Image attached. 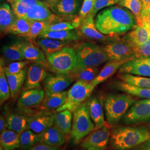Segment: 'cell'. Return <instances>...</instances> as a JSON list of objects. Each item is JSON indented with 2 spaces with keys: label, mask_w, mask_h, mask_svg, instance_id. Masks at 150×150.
<instances>
[{
  "label": "cell",
  "mask_w": 150,
  "mask_h": 150,
  "mask_svg": "<svg viewBox=\"0 0 150 150\" xmlns=\"http://www.w3.org/2000/svg\"><path fill=\"white\" fill-rule=\"evenodd\" d=\"M90 116L95 125V129H98L105 125L104 112L102 105L96 96L92 97L87 102Z\"/></svg>",
  "instance_id": "obj_20"
},
{
  "label": "cell",
  "mask_w": 150,
  "mask_h": 150,
  "mask_svg": "<svg viewBox=\"0 0 150 150\" xmlns=\"http://www.w3.org/2000/svg\"><path fill=\"white\" fill-rule=\"evenodd\" d=\"M20 134L9 129L1 133V146L4 150H15L20 148Z\"/></svg>",
  "instance_id": "obj_26"
},
{
  "label": "cell",
  "mask_w": 150,
  "mask_h": 150,
  "mask_svg": "<svg viewBox=\"0 0 150 150\" xmlns=\"http://www.w3.org/2000/svg\"><path fill=\"white\" fill-rule=\"evenodd\" d=\"M41 1L46 2L47 4H52V3L56 2L58 0H41Z\"/></svg>",
  "instance_id": "obj_53"
},
{
  "label": "cell",
  "mask_w": 150,
  "mask_h": 150,
  "mask_svg": "<svg viewBox=\"0 0 150 150\" xmlns=\"http://www.w3.org/2000/svg\"><path fill=\"white\" fill-rule=\"evenodd\" d=\"M99 73L98 69L95 67H78L73 70L70 74L74 79L87 83H91Z\"/></svg>",
  "instance_id": "obj_31"
},
{
  "label": "cell",
  "mask_w": 150,
  "mask_h": 150,
  "mask_svg": "<svg viewBox=\"0 0 150 150\" xmlns=\"http://www.w3.org/2000/svg\"><path fill=\"white\" fill-rule=\"evenodd\" d=\"M31 21L26 18L17 17L15 21L7 28L5 33L21 37H26L30 30Z\"/></svg>",
  "instance_id": "obj_35"
},
{
  "label": "cell",
  "mask_w": 150,
  "mask_h": 150,
  "mask_svg": "<svg viewBox=\"0 0 150 150\" xmlns=\"http://www.w3.org/2000/svg\"><path fill=\"white\" fill-rule=\"evenodd\" d=\"M7 129L21 134L27 129V117L20 113H11L6 117Z\"/></svg>",
  "instance_id": "obj_29"
},
{
  "label": "cell",
  "mask_w": 150,
  "mask_h": 150,
  "mask_svg": "<svg viewBox=\"0 0 150 150\" xmlns=\"http://www.w3.org/2000/svg\"><path fill=\"white\" fill-rule=\"evenodd\" d=\"M145 16H150V6L146 11L142 12V17Z\"/></svg>",
  "instance_id": "obj_52"
},
{
  "label": "cell",
  "mask_w": 150,
  "mask_h": 150,
  "mask_svg": "<svg viewBox=\"0 0 150 150\" xmlns=\"http://www.w3.org/2000/svg\"><path fill=\"white\" fill-rule=\"evenodd\" d=\"M38 45L42 49L46 55L56 53L67 45V42L40 37L37 40Z\"/></svg>",
  "instance_id": "obj_32"
},
{
  "label": "cell",
  "mask_w": 150,
  "mask_h": 150,
  "mask_svg": "<svg viewBox=\"0 0 150 150\" xmlns=\"http://www.w3.org/2000/svg\"><path fill=\"white\" fill-rule=\"evenodd\" d=\"M84 150L83 149H80V150Z\"/></svg>",
  "instance_id": "obj_55"
},
{
  "label": "cell",
  "mask_w": 150,
  "mask_h": 150,
  "mask_svg": "<svg viewBox=\"0 0 150 150\" xmlns=\"http://www.w3.org/2000/svg\"><path fill=\"white\" fill-rule=\"evenodd\" d=\"M20 148L27 150L41 143V134H37L26 129L20 135Z\"/></svg>",
  "instance_id": "obj_37"
},
{
  "label": "cell",
  "mask_w": 150,
  "mask_h": 150,
  "mask_svg": "<svg viewBox=\"0 0 150 150\" xmlns=\"http://www.w3.org/2000/svg\"><path fill=\"white\" fill-rule=\"evenodd\" d=\"M6 127H7V120L4 118V116L2 115L0 117V132L1 133L4 130H5Z\"/></svg>",
  "instance_id": "obj_49"
},
{
  "label": "cell",
  "mask_w": 150,
  "mask_h": 150,
  "mask_svg": "<svg viewBox=\"0 0 150 150\" xmlns=\"http://www.w3.org/2000/svg\"><path fill=\"white\" fill-rule=\"evenodd\" d=\"M132 48L135 58L147 59L150 57V38L145 43L133 46Z\"/></svg>",
  "instance_id": "obj_42"
},
{
  "label": "cell",
  "mask_w": 150,
  "mask_h": 150,
  "mask_svg": "<svg viewBox=\"0 0 150 150\" xmlns=\"http://www.w3.org/2000/svg\"><path fill=\"white\" fill-rule=\"evenodd\" d=\"M17 17L10 5L4 3L0 7V28L1 31L5 33L7 28L15 21Z\"/></svg>",
  "instance_id": "obj_34"
},
{
  "label": "cell",
  "mask_w": 150,
  "mask_h": 150,
  "mask_svg": "<svg viewBox=\"0 0 150 150\" xmlns=\"http://www.w3.org/2000/svg\"><path fill=\"white\" fill-rule=\"evenodd\" d=\"M46 67L42 64L33 63L27 70L23 91L40 88L41 83L47 76Z\"/></svg>",
  "instance_id": "obj_15"
},
{
  "label": "cell",
  "mask_w": 150,
  "mask_h": 150,
  "mask_svg": "<svg viewBox=\"0 0 150 150\" xmlns=\"http://www.w3.org/2000/svg\"><path fill=\"white\" fill-rule=\"evenodd\" d=\"M27 150H60L58 147H54L46 145L43 143H40L35 145L32 148Z\"/></svg>",
  "instance_id": "obj_47"
},
{
  "label": "cell",
  "mask_w": 150,
  "mask_h": 150,
  "mask_svg": "<svg viewBox=\"0 0 150 150\" xmlns=\"http://www.w3.org/2000/svg\"><path fill=\"white\" fill-rule=\"evenodd\" d=\"M143 3V8L142 12L146 11L150 6V0H141Z\"/></svg>",
  "instance_id": "obj_51"
},
{
  "label": "cell",
  "mask_w": 150,
  "mask_h": 150,
  "mask_svg": "<svg viewBox=\"0 0 150 150\" xmlns=\"http://www.w3.org/2000/svg\"><path fill=\"white\" fill-rule=\"evenodd\" d=\"M93 18L92 16H87L83 20L80 25L81 32L86 37L91 39L99 41L107 40L108 36H104L97 29Z\"/></svg>",
  "instance_id": "obj_23"
},
{
  "label": "cell",
  "mask_w": 150,
  "mask_h": 150,
  "mask_svg": "<svg viewBox=\"0 0 150 150\" xmlns=\"http://www.w3.org/2000/svg\"><path fill=\"white\" fill-rule=\"evenodd\" d=\"M76 54L77 68L95 67L108 60L103 48L91 42L83 43L77 49Z\"/></svg>",
  "instance_id": "obj_7"
},
{
  "label": "cell",
  "mask_w": 150,
  "mask_h": 150,
  "mask_svg": "<svg viewBox=\"0 0 150 150\" xmlns=\"http://www.w3.org/2000/svg\"><path fill=\"white\" fill-rule=\"evenodd\" d=\"M150 121V98L134 102L123 116L125 124L131 125Z\"/></svg>",
  "instance_id": "obj_8"
},
{
  "label": "cell",
  "mask_w": 150,
  "mask_h": 150,
  "mask_svg": "<svg viewBox=\"0 0 150 150\" xmlns=\"http://www.w3.org/2000/svg\"><path fill=\"white\" fill-rule=\"evenodd\" d=\"M76 28L72 20L71 21H62L51 24L47 28L46 31H63L73 30Z\"/></svg>",
  "instance_id": "obj_45"
},
{
  "label": "cell",
  "mask_w": 150,
  "mask_h": 150,
  "mask_svg": "<svg viewBox=\"0 0 150 150\" xmlns=\"http://www.w3.org/2000/svg\"><path fill=\"white\" fill-rule=\"evenodd\" d=\"M11 91L7 79L4 65L1 61L0 70V101L1 104L7 100L11 96Z\"/></svg>",
  "instance_id": "obj_40"
},
{
  "label": "cell",
  "mask_w": 150,
  "mask_h": 150,
  "mask_svg": "<svg viewBox=\"0 0 150 150\" xmlns=\"http://www.w3.org/2000/svg\"><path fill=\"white\" fill-rule=\"evenodd\" d=\"M134 150H150V139L136 147Z\"/></svg>",
  "instance_id": "obj_48"
},
{
  "label": "cell",
  "mask_w": 150,
  "mask_h": 150,
  "mask_svg": "<svg viewBox=\"0 0 150 150\" xmlns=\"http://www.w3.org/2000/svg\"><path fill=\"white\" fill-rule=\"evenodd\" d=\"M150 139V129L145 126L114 127L110 136V144L113 150H129Z\"/></svg>",
  "instance_id": "obj_2"
},
{
  "label": "cell",
  "mask_w": 150,
  "mask_h": 150,
  "mask_svg": "<svg viewBox=\"0 0 150 150\" xmlns=\"http://www.w3.org/2000/svg\"><path fill=\"white\" fill-rule=\"evenodd\" d=\"M136 102L128 93L110 95L105 100V109L107 122L110 125L118 123Z\"/></svg>",
  "instance_id": "obj_3"
},
{
  "label": "cell",
  "mask_w": 150,
  "mask_h": 150,
  "mask_svg": "<svg viewBox=\"0 0 150 150\" xmlns=\"http://www.w3.org/2000/svg\"><path fill=\"white\" fill-rule=\"evenodd\" d=\"M81 2V0H58L47 5L57 16L74 18L80 10Z\"/></svg>",
  "instance_id": "obj_13"
},
{
  "label": "cell",
  "mask_w": 150,
  "mask_h": 150,
  "mask_svg": "<svg viewBox=\"0 0 150 150\" xmlns=\"http://www.w3.org/2000/svg\"><path fill=\"white\" fill-rule=\"evenodd\" d=\"M95 1V0H83L82 5L79 13V15L82 20L85 19L90 13L94 5Z\"/></svg>",
  "instance_id": "obj_46"
},
{
  "label": "cell",
  "mask_w": 150,
  "mask_h": 150,
  "mask_svg": "<svg viewBox=\"0 0 150 150\" xmlns=\"http://www.w3.org/2000/svg\"><path fill=\"white\" fill-rule=\"evenodd\" d=\"M67 95V91L51 93H45V96L42 102V107L49 110L57 109L65 103Z\"/></svg>",
  "instance_id": "obj_27"
},
{
  "label": "cell",
  "mask_w": 150,
  "mask_h": 150,
  "mask_svg": "<svg viewBox=\"0 0 150 150\" xmlns=\"http://www.w3.org/2000/svg\"><path fill=\"white\" fill-rule=\"evenodd\" d=\"M95 87L91 83L77 81L67 92L66 102L56 109V112L67 110L74 112L90 96Z\"/></svg>",
  "instance_id": "obj_6"
},
{
  "label": "cell",
  "mask_w": 150,
  "mask_h": 150,
  "mask_svg": "<svg viewBox=\"0 0 150 150\" xmlns=\"http://www.w3.org/2000/svg\"><path fill=\"white\" fill-rule=\"evenodd\" d=\"M121 0H95L94 5L90 13L87 16L94 17L102 8L118 4Z\"/></svg>",
  "instance_id": "obj_43"
},
{
  "label": "cell",
  "mask_w": 150,
  "mask_h": 150,
  "mask_svg": "<svg viewBox=\"0 0 150 150\" xmlns=\"http://www.w3.org/2000/svg\"><path fill=\"white\" fill-rule=\"evenodd\" d=\"M119 72L130 75L150 77V66L147 59L133 58L125 62Z\"/></svg>",
  "instance_id": "obj_16"
},
{
  "label": "cell",
  "mask_w": 150,
  "mask_h": 150,
  "mask_svg": "<svg viewBox=\"0 0 150 150\" xmlns=\"http://www.w3.org/2000/svg\"><path fill=\"white\" fill-rule=\"evenodd\" d=\"M48 5L43 1L33 6L28 12L25 18L30 21L50 22L52 24L74 18L60 17L52 13Z\"/></svg>",
  "instance_id": "obj_10"
},
{
  "label": "cell",
  "mask_w": 150,
  "mask_h": 150,
  "mask_svg": "<svg viewBox=\"0 0 150 150\" xmlns=\"http://www.w3.org/2000/svg\"><path fill=\"white\" fill-rule=\"evenodd\" d=\"M134 57H131L128 59L123 60H113L110 61L106 65L103 67L102 70L99 72L98 74L94 80L91 82V84L93 86L96 87L98 85L102 83L103 82L107 80L108 79L111 77L116 72L120 69V67L123 65L125 62H127L129 59H132Z\"/></svg>",
  "instance_id": "obj_19"
},
{
  "label": "cell",
  "mask_w": 150,
  "mask_h": 150,
  "mask_svg": "<svg viewBox=\"0 0 150 150\" xmlns=\"http://www.w3.org/2000/svg\"><path fill=\"white\" fill-rule=\"evenodd\" d=\"M74 80V78L70 74H55L48 75L43 81L45 93L62 92L70 86Z\"/></svg>",
  "instance_id": "obj_12"
},
{
  "label": "cell",
  "mask_w": 150,
  "mask_h": 150,
  "mask_svg": "<svg viewBox=\"0 0 150 150\" xmlns=\"http://www.w3.org/2000/svg\"><path fill=\"white\" fill-rule=\"evenodd\" d=\"M54 114L40 112L27 117V129L37 134H42L54 125Z\"/></svg>",
  "instance_id": "obj_14"
},
{
  "label": "cell",
  "mask_w": 150,
  "mask_h": 150,
  "mask_svg": "<svg viewBox=\"0 0 150 150\" xmlns=\"http://www.w3.org/2000/svg\"><path fill=\"white\" fill-rule=\"evenodd\" d=\"M111 133L105 125L96 129L83 139L81 144L84 150H105L110 139Z\"/></svg>",
  "instance_id": "obj_9"
},
{
  "label": "cell",
  "mask_w": 150,
  "mask_h": 150,
  "mask_svg": "<svg viewBox=\"0 0 150 150\" xmlns=\"http://www.w3.org/2000/svg\"><path fill=\"white\" fill-rule=\"evenodd\" d=\"M22 52L25 59L43 64L46 67H48L47 59L43 52L32 43L23 42Z\"/></svg>",
  "instance_id": "obj_21"
},
{
  "label": "cell",
  "mask_w": 150,
  "mask_h": 150,
  "mask_svg": "<svg viewBox=\"0 0 150 150\" xmlns=\"http://www.w3.org/2000/svg\"><path fill=\"white\" fill-rule=\"evenodd\" d=\"M95 129V125L90 116L87 102H84L74 112L70 133L72 142L75 144H79Z\"/></svg>",
  "instance_id": "obj_4"
},
{
  "label": "cell",
  "mask_w": 150,
  "mask_h": 150,
  "mask_svg": "<svg viewBox=\"0 0 150 150\" xmlns=\"http://www.w3.org/2000/svg\"><path fill=\"white\" fill-rule=\"evenodd\" d=\"M118 78L121 81L131 85L143 88H150V78L127 74L120 73Z\"/></svg>",
  "instance_id": "obj_39"
},
{
  "label": "cell",
  "mask_w": 150,
  "mask_h": 150,
  "mask_svg": "<svg viewBox=\"0 0 150 150\" xmlns=\"http://www.w3.org/2000/svg\"><path fill=\"white\" fill-rule=\"evenodd\" d=\"M64 136L54 125H53L41 134V143L59 147L64 145L66 142Z\"/></svg>",
  "instance_id": "obj_22"
},
{
  "label": "cell",
  "mask_w": 150,
  "mask_h": 150,
  "mask_svg": "<svg viewBox=\"0 0 150 150\" xmlns=\"http://www.w3.org/2000/svg\"><path fill=\"white\" fill-rule=\"evenodd\" d=\"M142 22L144 25L148 27L150 30V16H142Z\"/></svg>",
  "instance_id": "obj_50"
},
{
  "label": "cell",
  "mask_w": 150,
  "mask_h": 150,
  "mask_svg": "<svg viewBox=\"0 0 150 150\" xmlns=\"http://www.w3.org/2000/svg\"><path fill=\"white\" fill-rule=\"evenodd\" d=\"M31 61L28 60H22L18 61H15L11 62L7 67H4L6 72H8L11 74H16L20 72L22 70H23L25 66L29 64Z\"/></svg>",
  "instance_id": "obj_44"
},
{
  "label": "cell",
  "mask_w": 150,
  "mask_h": 150,
  "mask_svg": "<svg viewBox=\"0 0 150 150\" xmlns=\"http://www.w3.org/2000/svg\"><path fill=\"white\" fill-rule=\"evenodd\" d=\"M95 24L102 34L112 36L129 32L137 22L131 11L115 6L100 11L96 17Z\"/></svg>",
  "instance_id": "obj_1"
},
{
  "label": "cell",
  "mask_w": 150,
  "mask_h": 150,
  "mask_svg": "<svg viewBox=\"0 0 150 150\" xmlns=\"http://www.w3.org/2000/svg\"><path fill=\"white\" fill-rule=\"evenodd\" d=\"M147 61L149 62V64H150V57H149V58H147Z\"/></svg>",
  "instance_id": "obj_54"
},
{
  "label": "cell",
  "mask_w": 150,
  "mask_h": 150,
  "mask_svg": "<svg viewBox=\"0 0 150 150\" xmlns=\"http://www.w3.org/2000/svg\"><path fill=\"white\" fill-rule=\"evenodd\" d=\"M52 24L50 22L31 21L30 30L26 38H35L40 36L43 32L47 30V28Z\"/></svg>",
  "instance_id": "obj_41"
},
{
  "label": "cell",
  "mask_w": 150,
  "mask_h": 150,
  "mask_svg": "<svg viewBox=\"0 0 150 150\" xmlns=\"http://www.w3.org/2000/svg\"><path fill=\"white\" fill-rule=\"evenodd\" d=\"M72 113L70 110H64L54 114V125L65 136L71 133Z\"/></svg>",
  "instance_id": "obj_25"
},
{
  "label": "cell",
  "mask_w": 150,
  "mask_h": 150,
  "mask_svg": "<svg viewBox=\"0 0 150 150\" xmlns=\"http://www.w3.org/2000/svg\"><path fill=\"white\" fill-rule=\"evenodd\" d=\"M40 37L49 38L62 41H75L79 38L77 32L74 30L46 31L43 32Z\"/></svg>",
  "instance_id": "obj_38"
},
{
  "label": "cell",
  "mask_w": 150,
  "mask_h": 150,
  "mask_svg": "<svg viewBox=\"0 0 150 150\" xmlns=\"http://www.w3.org/2000/svg\"><path fill=\"white\" fill-rule=\"evenodd\" d=\"M23 43V42L16 41L6 45L2 48L1 52L7 62H13L25 59L22 52Z\"/></svg>",
  "instance_id": "obj_24"
},
{
  "label": "cell",
  "mask_w": 150,
  "mask_h": 150,
  "mask_svg": "<svg viewBox=\"0 0 150 150\" xmlns=\"http://www.w3.org/2000/svg\"><path fill=\"white\" fill-rule=\"evenodd\" d=\"M45 92L42 88L23 91L18 99L17 106L19 108H28L35 107L42 103Z\"/></svg>",
  "instance_id": "obj_17"
},
{
  "label": "cell",
  "mask_w": 150,
  "mask_h": 150,
  "mask_svg": "<svg viewBox=\"0 0 150 150\" xmlns=\"http://www.w3.org/2000/svg\"><path fill=\"white\" fill-rule=\"evenodd\" d=\"M132 47L145 43L150 38V30L146 26L136 25L123 38Z\"/></svg>",
  "instance_id": "obj_18"
},
{
  "label": "cell",
  "mask_w": 150,
  "mask_h": 150,
  "mask_svg": "<svg viewBox=\"0 0 150 150\" xmlns=\"http://www.w3.org/2000/svg\"><path fill=\"white\" fill-rule=\"evenodd\" d=\"M46 56L48 68L55 74H69L77 67V54L73 48L64 47Z\"/></svg>",
  "instance_id": "obj_5"
},
{
  "label": "cell",
  "mask_w": 150,
  "mask_h": 150,
  "mask_svg": "<svg viewBox=\"0 0 150 150\" xmlns=\"http://www.w3.org/2000/svg\"><path fill=\"white\" fill-rule=\"evenodd\" d=\"M12 9L17 17L25 18L28 12L40 0H8Z\"/></svg>",
  "instance_id": "obj_30"
},
{
  "label": "cell",
  "mask_w": 150,
  "mask_h": 150,
  "mask_svg": "<svg viewBox=\"0 0 150 150\" xmlns=\"http://www.w3.org/2000/svg\"><path fill=\"white\" fill-rule=\"evenodd\" d=\"M119 5L127 8L134 15L137 25L144 26L142 18L143 3L141 0H121Z\"/></svg>",
  "instance_id": "obj_36"
},
{
  "label": "cell",
  "mask_w": 150,
  "mask_h": 150,
  "mask_svg": "<svg viewBox=\"0 0 150 150\" xmlns=\"http://www.w3.org/2000/svg\"><path fill=\"white\" fill-rule=\"evenodd\" d=\"M103 48L110 61L123 60L134 57L132 46L123 38L111 42Z\"/></svg>",
  "instance_id": "obj_11"
},
{
  "label": "cell",
  "mask_w": 150,
  "mask_h": 150,
  "mask_svg": "<svg viewBox=\"0 0 150 150\" xmlns=\"http://www.w3.org/2000/svg\"><path fill=\"white\" fill-rule=\"evenodd\" d=\"M5 73L10 86L11 97L15 98L21 90L22 86L26 79L27 71L23 69L16 74H11L6 72Z\"/></svg>",
  "instance_id": "obj_28"
},
{
  "label": "cell",
  "mask_w": 150,
  "mask_h": 150,
  "mask_svg": "<svg viewBox=\"0 0 150 150\" xmlns=\"http://www.w3.org/2000/svg\"><path fill=\"white\" fill-rule=\"evenodd\" d=\"M115 88L132 96L150 98V88H143L131 85L122 81L115 83Z\"/></svg>",
  "instance_id": "obj_33"
}]
</instances>
